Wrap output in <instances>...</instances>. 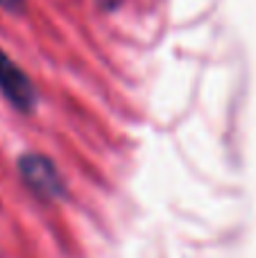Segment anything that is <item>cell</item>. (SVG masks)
Segmentation results:
<instances>
[{"instance_id":"cell-1","label":"cell","mask_w":256,"mask_h":258,"mask_svg":"<svg viewBox=\"0 0 256 258\" xmlns=\"http://www.w3.org/2000/svg\"><path fill=\"white\" fill-rule=\"evenodd\" d=\"M18 177L32 190L36 197L48 202H57L66 195V181H63L59 168L54 165L52 159L45 154H36V152H27V154L18 156Z\"/></svg>"},{"instance_id":"cell-2","label":"cell","mask_w":256,"mask_h":258,"mask_svg":"<svg viewBox=\"0 0 256 258\" xmlns=\"http://www.w3.org/2000/svg\"><path fill=\"white\" fill-rule=\"evenodd\" d=\"M0 95L18 113H32L39 104V93H36L32 80L3 50H0Z\"/></svg>"},{"instance_id":"cell-3","label":"cell","mask_w":256,"mask_h":258,"mask_svg":"<svg viewBox=\"0 0 256 258\" xmlns=\"http://www.w3.org/2000/svg\"><path fill=\"white\" fill-rule=\"evenodd\" d=\"M0 9L18 16V14L25 12V0H0Z\"/></svg>"},{"instance_id":"cell-4","label":"cell","mask_w":256,"mask_h":258,"mask_svg":"<svg viewBox=\"0 0 256 258\" xmlns=\"http://www.w3.org/2000/svg\"><path fill=\"white\" fill-rule=\"evenodd\" d=\"M120 3H122V0H98V5L102 9H116Z\"/></svg>"}]
</instances>
